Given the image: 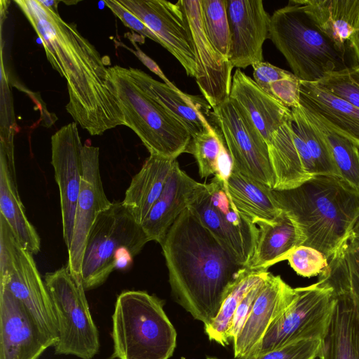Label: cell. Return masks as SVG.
<instances>
[{"instance_id": "obj_24", "label": "cell", "mask_w": 359, "mask_h": 359, "mask_svg": "<svg viewBox=\"0 0 359 359\" xmlns=\"http://www.w3.org/2000/svg\"><path fill=\"white\" fill-rule=\"evenodd\" d=\"M138 73L147 90L184 125L191 138L215 129L208 120L212 107L204 97L187 94L172 83H161L139 69Z\"/></svg>"}, {"instance_id": "obj_7", "label": "cell", "mask_w": 359, "mask_h": 359, "mask_svg": "<svg viewBox=\"0 0 359 359\" xmlns=\"http://www.w3.org/2000/svg\"><path fill=\"white\" fill-rule=\"evenodd\" d=\"M149 241L123 203H113L99 215L88 237L81 265L85 290L102 285L114 270L130 266Z\"/></svg>"}, {"instance_id": "obj_6", "label": "cell", "mask_w": 359, "mask_h": 359, "mask_svg": "<svg viewBox=\"0 0 359 359\" xmlns=\"http://www.w3.org/2000/svg\"><path fill=\"white\" fill-rule=\"evenodd\" d=\"M113 358L168 359L177 332L161 300L145 291L128 290L117 297L113 314Z\"/></svg>"}, {"instance_id": "obj_43", "label": "cell", "mask_w": 359, "mask_h": 359, "mask_svg": "<svg viewBox=\"0 0 359 359\" xmlns=\"http://www.w3.org/2000/svg\"><path fill=\"white\" fill-rule=\"evenodd\" d=\"M107 6L126 27L162 46L160 39L138 18L122 6L117 0L104 1Z\"/></svg>"}, {"instance_id": "obj_39", "label": "cell", "mask_w": 359, "mask_h": 359, "mask_svg": "<svg viewBox=\"0 0 359 359\" xmlns=\"http://www.w3.org/2000/svg\"><path fill=\"white\" fill-rule=\"evenodd\" d=\"M21 245L11 226L0 215V285H4L11 276Z\"/></svg>"}, {"instance_id": "obj_10", "label": "cell", "mask_w": 359, "mask_h": 359, "mask_svg": "<svg viewBox=\"0 0 359 359\" xmlns=\"http://www.w3.org/2000/svg\"><path fill=\"white\" fill-rule=\"evenodd\" d=\"M296 290L292 303L245 357L257 356L300 340L322 339L334 304L332 288L317 282Z\"/></svg>"}, {"instance_id": "obj_35", "label": "cell", "mask_w": 359, "mask_h": 359, "mask_svg": "<svg viewBox=\"0 0 359 359\" xmlns=\"http://www.w3.org/2000/svg\"><path fill=\"white\" fill-rule=\"evenodd\" d=\"M203 29L216 49L229 60L230 29L226 0H200Z\"/></svg>"}, {"instance_id": "obj_17", "label": "cell", "mask_w": 359, "mask_h": 359, "mask_svg": "<svg viewBox=\"0 0 359 359\" xmlns=\"http://www.w3.org/2000/svg\"><path fill=\"white\" fill-rule=\"evenodd\" d=\"M0 359H38L48 348L55 346L6 287H0Z\"/></svg>"}, {"instance_id": "obj_30", "label": "cell", "mask_w": 359, "mask_h": 359, "mask_svg": "<svg viewBox=\"0 0 359 359\" xmlns=\"http://www.w3.org/2000/svg\"><path fill=\"white\" fill-rule=\"evenodd\" d=\"M0 215L11 226L22 248L32 255L40 251L41 241L28 220L18 194L17 179L13 178L5 158L0 155Z\"/></svg>"}, {"instance_id": "obj_32", "label": "cell", "mask_w": 359, "mask_h": 359, "mask_svg": "<svg viewBox=\"0 0 359 359\" xmlns=\"http://www.w3.org/2000/svg\"><path fill=\"white\" fill-rule=\"evenodd\" d=\"M267 271L251 269L249 267L242 269L231 285L219 311L208 326L205 332L210 340L226 346L231 341L230 330L236 310L249 290L268 274Z\"/></svg>"}, {"instance_id": "obj_13", "label": "cell", "mask_w": 359, "mask_h": 359, "mask_svg": "<svg viewBox=\"0 0 359 359\" xmlns=\"http://www.w3.org/2000/svg\"><path fill=\"white\" fill-rule=\"evenodd\" d=\"M186 17L196 62V81L212 108L229 97L232 69L229 60L218 53L203 29L200 0L178 1Z\"/></svg>"}, {"instance_id": "obj_41", "label": "cell", "mask_w": 359, "mask_h": 359, "mask_svg": "<svg viewBox=\"0 0 359 359\" xmlns=\"http://www.w3.org/2000/svg\"><path fill=\"white\" fill-rule=\"evenodd\" d=\"M262 90L290 109L300 105V80L294 74L270 83Z\"/></svg>"}, {"instance_id": "obj_33", "label": "cell", "mask_w": 359, "mask_h": 359, "mask_svg": "<svg viewBox=\"0 0 359 359\" xmlns=\"http://www.w3.org/2000/svg\"><path fill=\"white\" fill-rule=\"evenodd\" d=\"M301 107L311 124L323 136L329 147L340 178L359 191V148L350 140L327 126L314 114Z\"/></svg>"}, {"instance_id": "obj_4", "label": "cell", "mask_w": 359, "mask_h": 359, "mask_svg": "<svg viewBox=\"0 0 359 359\" xmlns=\"http://www.w3.org/2000/svg\"><path fill=\"white\" fill-rule=\"evenodd\" d=\"M269 39L301 81L316 83L346 67V47L322 32L298 0L274 11Z\"/></svg>"}, {"instance_id": "obj_31", "label": "cell", "mask_w": 359, "mask_h": 359, "mask_svg": "<svg viewBox=\"0 0 359 359\" xmlns=\"http://www.w3.org/2000/svg\"><path fill=\"white\" fill-rule=\"evenodd\" d=\"M317 282L332 288L333 294L349 293L359 301V237L352 233Z\"/></svg>"}, {"instance_id": "obj_47", "label": "cell", "mask_w": 359, "mask_h": 359, "mask_svg": "<svg viewBox=\"0 0 359 359\" xmlns=\"http://www.w3.org/2000/svg\"><path fill=\"white\" fill-rule=\"evenodd\" d=\"M353 234L355 235V236L359 237V219L353 229Z\"/></svg>"}, {"instance_id": "obj_9", "label": "cell", "mask_w": 359, "mask_h": 359, "mask_svg": "<svg viewBox=\"0 0 359 359\" xmlns=\"http://www.w3.org/2000/svg\"><path fill=\"white\" fill-rule=\"evenodd\" d=\"M188 208L238 263L248 266L259 229L236 208L226 180L215 175L210 183H201Z\"/></svg>"}, {"instance_id": "obj_23", "label": "cell", "mask_w": 359, "mask_h": 359, "mask_svg": "<svg viewBox=\"0 0 359 359\" xmlns=\"http://www.w3.org/2000/svg\"><path fill=\"white\" fill-rule=\"evenodd\" d=\"M200 184L182 170L177 161L161 196L141 224L150 241L161 243L172 224L188 208Z\"/></svg>"}, {"instance_id": "obj_46", "label": "cell", "mask_w": 359, "mask_h": 359, "mask_svg": "<svg viewBox=\"0 0 359 359\" xmlns=\"http://www.w3.org/2000/svg\"><path fill=\"white\" fill-rule=\"evenodd\" d=\"M39 1L44 5L46 7L52 9L56 12H57V4L60 1H42L39 0Z\"/></svg>"}, {"instance_id": "obj_38", "label": "cell", "mask_w": 359, "mask_h": 359, "mask_svg": "<svg viewBox=\"0 0 359 359\" xmlns=\"http://www.w3.org/2000/svg\"><path fill=\"white\" fill-rule=\"evenodd\" d=\"M286 260L298 275L307 278L319 276L328 266L323 253L304 245L293 250Z\"/></svg>"}, {"instance_id": "obj_3", "label": "cell", "mask_w": 359, "mask_h": 359, "mask_svg": "<svg viewBox=\"0 0 359 359\" xmlns=\"http://www.w3.org/2000/svg\"><path fill=\"white\" fill-rule=\"evenodd\" d=\"M278 207L296 223L303 238L329 260L352 234L359 219V191L341 178L315 175L289 189H271Z\"/></svg>"}, {"instance_id": "obj_1", "label": "cell", "mask_w": 359, "mask_h": 359, "mask_svg": "<svg viewBox=\"0 0 359 359\" xmlns=\"http://www.w3.org/2000/svg\"><path fill=\"white\" fill-rule=\"evenodd\" d=\"M15 3L35 30L53 68L67 83V112L91 135L125 126L120 104L101 55L74 23L39 0Z\"/></svg>"}, {"instance_id": "obj_49", "label": "cell", "mask_w": 359, "mask_h": 359, "mask_svg": "<svg viewBox=\"0 0 359 359\" xmlns=\"http://www.w3.org/2000/svg\"><path fill=\"white\" fill-rule=\"evenodd\" d=\"M318 359H319V358H318Z\"/></svg>"}, {"instance_id": "obj_36", "label": "cell", "mask_w": 359, "mask_h": 359, "mask_svg": "<svg viewBox=\"0 0 359 359\" xmlns=\"http://www.w3.org/2000/svg\"><path fill=\"white\" fill-rule=\"evenodd\" d=\"M224 147V142L216 128L191 138L187 152L194 156L201 178L219 173V158Z\"/></svg>"}, {"instance_id": "obj_20", "label": "cell", "mask_w": 359, "mask_h": 359, "mask_svg": "<svg viewBox=\"0 0 359 359\" xmlns=\"http://www.w3.org/2000/svg\"><path fill=\"white\" fill-rule=\"evenodd\" d=\"M267 145L276 178L273 189H292L317 175L309 149L292 119L277 130Z\"/></svg>"}, {"instance_id": "obj_44", "label": "cell", "mask_w": 359, "mask_h": 359, "mask_svg": "<svg viewBox=\"0 0 359 359\" xmlns=\"http://www.w3.org/2000/svg\"><path fill=\"white\" fill-rule=\"evenodd\" d=\"M252 67L253 79L262 89L277 80L288 77L293 74L267 62H257Z\"/></svg>"}, {"instance_id": "obj_42", "label": "cell", "mask_w": 359, "mask_h": 359, "mask_svg": "<svg viewBox=\"0 0 359 359\" xmlns=\"http://www.w3.org/2000/svg\"><path fill=\"white\" fill-rule=\"evenodd\" d=\"M266 277L263 280L256 283L249 290V292L246 294V295L243 297L238 306L233 316L230 330V338L231 341H233L238 335L246 320H248L255 299L262 288Z\"/></svg>"}, {"instance_id": "obj_12", "label": "cell", "mask_w": 359, "mask_h": 359, "mask_svg": "<svg viewBox=\"0 0 359 359\" xmlns=\"http://www.w3.org/2000/svg\"><path fill=\"white\" fill-rule=\"evenodd\" d=\"M117 1L157 36L162 46L177 60L187 76L196 77L197 67L191 38L179 1Z\"/></svg>"}, {"instance_id": "obj_26", "label": "cell", "mask_w": 359, "mask_h": 359, "mask_svg": "<svg viewBox=\"0 0 359 359\" xmlns=\"http://www.w3.org/2000/svg\"><path fill=\"white\" fill-rule=\"evenodd\" d=\"M177 161V158L150 154L133 177L122 203L140 224L161 196Z\"/></svg>"}, {"instance_id": "obj_34", "label": "cell", "mask_w": 359, "mask_h": 359, "mask_svg": "<svg viewBox=\"0 0 359 359\" xmlns=\"http://www.w3.org/2000/svg\"><path fill=\"white\" fill-rule=\"evenodd\" d=\"M291 109L292 126L309 149L317 175L340 178L331 151L323 136L311 124L300 105Z\"/></svg>"}, {"instance_id": "obj_15", "label": "cell", "mask_w": 359, "mask_h": 359, "mask_svg": "<svg viewBox=\"0 0 359 359\" xmlns=\"http://www.w3.org/2000/svg\"><path fill=\"white\" fill-rule=\"evenodd\" d=\"M82 148L76 122L62 126L51 137V164L60 191L62 235L67 250L72 239L81 189Z\"/></svg>"}, {"instance_id": "obj_40", "label": "cell", "mask_w": 359, "mask_h": 359, "mask_svg": "<svg viewBox=\"0 0 359 359\" xmlns=\"http://www.w3.org/2000/svg\"><path fill=\"white\" fill-rule=\"evenodd\" d=\"M321 339H304L289 344L266 353L235 359H316Z\"/></svg>"}, {"instance_id": "obj_21", "label": "cell", "mask_w": 359, "mask_h": 359, "mask_svg": "<svg viewBox=\"0 0 359 359\" xmlns=\"http://www.w3.org/2000/svg\"><path fill=\"white\" fill-rule=\"evenodd\" d=\"M229 98L246 111L266 144L292 118L291 109L266 93L241 69L232 76Z\"/></svg>"}, {"instance_id": "obj_27", "label": "cell", "mask_w": 359, "mask_h": 359, "mask_svg": "<svg viewBox=\"0 0 359 359\" xmlns=\"http://www.w3.org/2000/svg\"><path fill=\"white\" fill-rule=\"evenodd\" d=\"M259 234L254 254L247 267L267 271L279 262L286 260L296 248L304 243L294 220L285 212L273 221H258Z\"/></svg>"}, {"instance_id": "obj_22", "label": "cell", "mask_w": 359, "mask_h": 359, "mask_svg": "<svg viewBox=\"0 0 359 359\" xmlns=\"http://www.w3.org/2000/svg\"><path fill=\"white\" fill-rule=\"evenodd\" d=\"M333 294L334 304L318 358L359 359V301L349 293Z\"/></svg>"}, {"instance_id": "obj_2", "label": "cell", "mask_w": 359, "mask_h": 359, "mask_svg": "<svg viewBox=\"0 0 359 359\" xmlns=\"http://www.w3.org/2000/svg\"><path fill=\"white\" fill-rule=\"evenodd\" d=\"M179 304L205 327L217 316L245 266L238 263L187 208L160 243Z\"/></svg>"}, {"instance_id": "obj_11", "label": "cell", "mask_w": 359, "mask_h": 359, "mask_svg": "<svg viewBox=\"0 0 359 359\" xmlns=\"http://www.w3.org/2000/svg\"><path fill=\"white\" fill-rule=\"evenodd\" d=\"M215 123L232 165L271 189L276 184L268 145L246 111L231 98L212 109Z\"/></svg>"}, {"instance_id": "obj_25", "label": "cell", "mask_w": 359, "mask_h": 359, "mask_svg": "<svg viewBox=\"0 0 359 359\" xmlns=\"http://www.w3.org/2000/svg\"><path fill=\"white\" fill-rule=\"evenodd\" d=\"M299 104L359 148V109L315 83L300 81Z\"/></svg>"}, {"instance_id": "obj_5", "label": "cell", "mask_w": 359, "mask_h": 359, "mask_svg": "<svg viewBox=\"0 0 359 359\" xmlns=\"http://www.w3.org/2000/svg\"><path fill=\"white\" fill-rule=\"evenodd\" d=\"M108 71L125 126L139 137L150 154L177 158L187 152L189 131L147 90L138 69L115 65Z\"/></svg>"}, {"instance_id": "obj_37", "label": "cell", "mask_w": 359, "mask_h": 359, "mask_svg": "<svg viewBox=\"0 0 359 359\" xmlns=\"http://www.w3.org/2000/svg\"><path fill=\"white\" fill-rule=\"evenodd\" d=\"M315 83L359 109V66L330 72Z\"/></svg>"}, {"instance_id": "obj_14", "label": "cell", "mask_w": 359, "mask_h": 359, "mask_svg": "<svg viewBox=\"0 0 359 359\" xmlns=\"http://www.w3.org/2000/svg\"><path fill=\"white\" fill-rule=\"evenodd\" d=\"M99 154L98 147L86 144L83 145L81 189L67 265L71 273L80 280L82 260L89 233L99 215L113 203L107 198L103 189Z\"/></svg>"}, {"instance_id": "obj_19", "label": "cell", "mask_w": 359, "mask_h": 359, "mask_svg": "<svg viewBox=\"0 0 359 359\" xmlns=\"http://www.w3.org/2000/svg\"><path fill=\"white\" fill-rule=\"evenodd\" d=\"M296 296V288L287 285L280 276L269 272L248 320L233 340L235 358H243L252 351Z\"/></svg>"}, {"instance_id": "obj_29", "label": "cell", "mask_w": 359, "mask_h": 359, "mask_svg": "<svg viewBox=\"0 0 359 359\" xmlns=\"http://www.w3.org/2000/svg\"><path fill=\"white\" fill-rule=\"evenodd\" d=\"M314 22L338 45L346 47L359 13V0H298Z\"/></svg>"}, {"instance_id": "obj_16", "label": "cell", "mask_w": 359, "mask_h": 359, "mask_svg": "<svg viewBox=\"0 0 359 359\" xmlns=\"http://www.w3.org/2000/svg\"><path fill=\"white\" fill-rule=\"evenodd\" d=\"M230 29L229 60L246 68L263 62L262 46L269 39L271 16L262 0H226Z\"/></svg>"}, {"instance_id": "obj_28", "label": "cell", "mask_w": 359, "mask_h": 359, "mask_svg": "<svg viewBox=\"0 0 359 359\" xmlns=\"http://www.w3.org/2000/svg\"><path fill=\"white\" fill-rule=\"evenodd\" d=\"M226 185L236 208L255 224L258 221H273L282 212L272 196L271 189L242 174L233 165Z\"/></svg>"}, {"instance_id": "obj_8", "label": "cell", "mask_w": 359, "mask_h": 359, "mask_svg": "<svg viewBox=\"0 0 359 359\" xmlns=\"http://www.w3.org/2000/svg\"><path fill=\"white\" fill-rule=\"evenodd\" d=\"M58 325V341L54 346L58 355H72L91 359L100 348L99 334L92 318L82 280L67 266L45 275Z\"/></svg>"}, {"instance_id": "obj_48", "label": "cell", "mask_w": 359, "mask_h": 359, "mask_svg": "<svg viewBox=\"0 0 359 359\" xmlns=\"http://www.w3.org/2000/svg\"><path fill=\"white\" fill-rule=\"evenodd\" d=\"M207 359H219V358H207Z\"/></svg>"}, {"instance_id": "obj_45", "label": "cell", "mask_w": 359, "mask_h": 359, "mask_svg": "<svg viewBox=\"0 0 359 359\" xmlns=\"http://www.w3.org/2000/svg\"><path fill=\"white\" fill-rule=\"evenodd\" d=\"M350 46L353 52L357 65L359 66V13L356 20L354 31L348 41Z\"/></svg>"}, {"instance_id": "obj_18", "label": "cell", "mask_w": 359, "mask_h": 359, "mask_svg": "<svg viewBox=\"0 0 359 359\" xmlns=\"http://www.w3.org/2000/svg\"><path fill=\"white\" fill-rule=\"evenodd\" d=\"M0 287L7 288L22 304L40 330L55 345L59 336L56 315L32 254L20 248L15 269Z\"/></svg>"}]
</instances>
